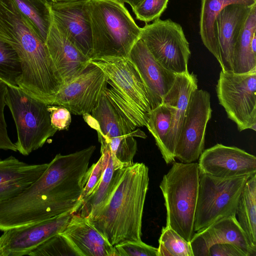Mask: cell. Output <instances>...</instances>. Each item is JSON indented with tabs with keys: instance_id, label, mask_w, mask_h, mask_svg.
I'll return each instance as SVG.
<instances>
[{
	"instance_id": "cell-10",
	"label": "cell",
	"mask_w": 256,
	"mask_h": 256,
	"mask_svg": "<svg viewBox=\"0 0 256 256\" xmlns=\"http://www.w3.org/2000/svg\"><path fill=\"white\" fill-rule=\"evenodd\" d=\"M210 98V94L203 90L192 93L174 154L182 162H194L203 152L206 128L212 112Z\"/></svg>"
},
{
	"instance_id": "cell-39",
	"label": "cell",
	"mask_w": 256,
	"mask_h": 256,
	"mask_svg": "<svg viewBox=\"0 0 256 256\" xmlns=\"http://www.w3.org/2000/svg\"><path fill=\"white\" fill-rule=\"evenodd\" d=\"M250 47L252 52L256 54V33H255L250 41Z\"/></svg>"
},
{
	"instance_id": "cell-7",
	"label": "cell",
	"mask_w": 256,
	"mask_h": 256,
	"mask_svg": "<svg viewBox=\"0 0 256 256\" xmlns=\"http://www.w3.org/2000/svg\"><path fill=\"white\" fill-rule=\"evenodd\" d=\"M248 178H220L200 174L195 232L222 218L236 216L239 199Z\"/></svg>"
},
{
	"instance_id": "cell-1",
	"label": "cell",
	"mask_w": 256,
	"mask_h": 256,
	"mask_svg": "<svg viewBox=\"0 0 256 256\" xmlns=\"http://www.w3.org/2000/svg\"><path fill=\"white\" fill-rule=\"evenodd\" d=\"M0 40L9 44L19 56L22 73L16 82L22 90L38 94L60 82L62 76L44 42L14 0H0Z\"/></svg>"
},
{
	"instance_id": "cell-31",
	"label": "cell",
	"mask_w": 256,
	"mask_h": 256,
	"mask_svg": "<svg viewBox=\"0 0 256 256\" xmlns=\"http://www.w3.org/2000/svg\"><path fill=\"white\" fill-rule=\"evenodd\" d=\"M28 256H79L70 242L61 234L49 238L32 250Z\"/></svg>"
},
{
	"instance_id": "cell-30",
	"label": "cell",
	"mask_w": 256,
	"mask_h": 256,
	"mask_svg": "<svg viewBox=\"0 0 256 256\" xmlns=\"http://www.w3.org/2000/svg\"><path fill=\"white\" fill-rule=\"evenodd\" d=\"M157 256H194L190 242L168 226L162 227Z\"/></svg>"
},
{
	"instance_id": "cell-12",
	"label": "cell",
	"mask_w": 256,
	"mask_h": 256,
	"mask_svg": "<svg viewBox=\"0 0 256 256\" xmlns=\"http://www.w3.org/2000/svg\"><path fill=\"white\" fill-rule=\"evenodd\" d=\"M74 214L70 211L34 224L4 231L0 236V256H28L44 241L61 234Z\"/></svg>"
},
{
	"instance_id": "cell-35",
	"label": "cell",
	"mask_w": 256,
	"mask_h": 256,
	"mask_svg": "<svg viewBox=\"0 0 256 256\" xmlns=\"http://www.w3.org/2000/svg\"><path fill=\"white\" fill-rule=\"evenodd\" d=\"M100 152L101 156L98 161L91 166L90 175L80 198L82 203L96 188L102 178L106 160L104 153L102 152Z\"/></svg>"
},
{
	"instance_id": "cell-32",
	"label": "cell",
	"mask_w": 256,
	"mask_h": 256,
	"mask_svg": "<svg viewBox=\"0 0 256 256\" xmlns=\"http://www.w3.org/2000/svg\"><path fill=\"white\" fill-rule=\"evenodd\" d=\"M169 0H144L132 10L136 18L148 24L160 18Z\"/></svg>"
},
{
	"instance_id": "cell-33",
	"label": "cell",
	"mask_w": 256,
	"mask_h": 256,
	"mask_svg": "<svg viewBox=\"0 0 256 256\" xmlns=\"http://www.w3.org/2000/svg\"><path fill=\"white\" fill-rule=\"evenodd\" d=\"M116 256H157L158 248L142 242H128L114 246Z\"/></svg>"
},
{
	"instance_id": "cell-6",
	"label": "cell",
	"mask_w": 256,
	"mask_h": 256,
	"mask_svg": "<svg viewBox=\"0 0 256 256\" xmlns=\"http://www.w3.org/2000/svg\"><path fill=\"white\" fill-rule=\"evenodd\" d=\"M6 105L16 124L17 151L28 156L42 147L56 132L51 124L48 104L36 98L19 87L7 86Z\"/></svg>"
},
{
	"instance_id": "cell-8",
	"label": "cell",
	"mask_w": 256,
	"mask_h": 256,
	"mask_svg": "<svg viewBox=\"0 0 256 256\" xmlns=\"http://www.w3.org/2000/svg\"><path fill=\"white\" fill-rule=\"evenodd\" d=\"M220 104L240 132L256 130V69L244 74L222 70L216 88Z\"/></svg>"
},
{
	"instance_id": "cell-22",
	"label": "cell",
	"mask_w": 256,
	"mask_h": 256,
	"mask_svg": "<svg viewBox=\"0 0 256 256\" xmlns=\"http://www.w3.org/2000/svg\"><path fill=\"white\" fill-rule=\"evenodd\" d=\"M48 164H28L12 156L0 158V202L21 194L42 176Z\"/></svg>"
},
{
	"instance_id": "cell-9",
	"label": "cell",
	"mask_w": 256,
	"mask_h": 256,
	"mask_svg": "<svg viewBox=\"0 0 256 256\" xmlns=\"http://www.w3.org/2000/svg\"><path fill=\"white\" fill-rule=\"evenodd\" d=\"M140 38L166 69L176 74L188 72L189 43L180 24L159 18L142 28Z\"/></svg>"
},
{
	"instance_id": "cell-3",
	"label": "cell",
	"mask_w": 256,
	"mask_h": 256,
	"mask_svg": "<svg viewBox=\"0 0 256 256\" xmlns=\"http://www.w3.org/2000/svg\"><path fill=\"white\" fill-rule=\"evenodd\" d=\"M122 0H90L87 2L92 40L91 59L128 58L140 38L139 27ZM90 59V60H91Z\"/></svg>"
},
{
	"instance_id": "cell-29",
	"label": "cell",
	"mask_w": 256,
	"mask_h": 256,
	"mask_svg": "<svg viewBox=\"0 0 256 256\" xmlns=\"http://www.w3.org/2000/svg\"><path fill=\"white\" fill-rule=\"evenodd\" d=\"M22 73L17 52L9 44L0 40V80L8 86L18 87L16 81Z\"/></svg>"
},
{
	"instance_id": "cell-27",
	"label": "cell",
	"mask_w": 256,
	"mask_h": 256,
	"mask_svg": "<svg viewBox=\"0 0 256 256\" xmlns=\"http://www.w3.org/2000/svg\"><path fill=\"white\" fill-rule=\"evenodd\" d=\"M19 10L30 21L45 42L50 26L52 14L49 0H14Z\"/></svg>"
},
{
	"instance_id": "cell-11",
	"label": "cell",
	"mask_w": 256,
	"mask_h": 256,
	"mask_svg": "<svg viewBox=\"0 0 256 256\" xmlns=\"http://www.w3.org/2000/svg\"><path fill=\"white\" fill-rule=\"evenodd\" d=\"M108 81L102 70L90 62L81 73L64 83L52 105L62 106L76 115L90 114L107 87Z\"/></svg>"
},
{
	"instance_id": "cell-24",
	"label": "cell",
	"mask_w": 256,
	"mask_h": 256,
	"mask_svg": "<svg viewBox=\"0 0 256 256\" xmlns=\"http://www.w3.org/2000/svg\"><path fill=\"white\" fill-rule=\"evenodd\" d=\"M233 4L252 5L256 4V0H201L200 34L203 44L219 63L220 54L214 34L216 19L224 7Z\"/></svg>"
},
{
	"instance_id": "cell-17",
	"label": "cell",
	"mask_w": 256,
	"mask_h": 256,
	"mask_svg": "<svg viewBox=\"0 0 256 256\" xmlns=\"http://www.w3.org/2000/svg\"><path fill=\"white\" fill-rule=\"evenodd\" d=\"M255 4H229L216 18L214 34L219 52L220 64L224 72H232L234 44Z\"/></svg>"
},
{
	"instance_id": "cell-26",
	"label": "cell",
	"mask_w": 256,
	"mask_h": 256,
	"mask_svg": "<svg viewBox=\"0 0 256 256\" xmlns=\"http://www.w3.org/2000/svg\"><path fill=\"white\" fill-rule=\"evenodd\" d=\"M236 216L250 244L256 247V174L249 177L241 193Z\"/></svg>"
},
{
	"instance_id": "cell-14",
	"label": "cell",
	"mask_w": 256,
	"mask_h": 256,
	"mask_svg": "<svg viewBox=\"0 0 256 256\" xmlns=\"http://www.w3.org/2000/svg\"><path fill=\"white\" fill-rule=\"evenodd\" d=\"M87 2L58 3L50 1L53 18L58 29L90 60L92 40Z\"/></svg>"
},
{
	"instance_id": "cell-20",
	"label": "cell",
	"mask_w": 256,
	"mask_h": 256,
	"mask_svg": "<svg viewBox=\"0 0 256 256\" xmlns=\"http://www.w3.org/2000/svg\"><path fill=\"white\" fill-rule=\"evenodd\" d=\"M44 43L64 82L70 81L81 73L90 62V59L58 29L52 14L50 26Z\"/></svg>"
},
{
	"instance_id": "cell-40",
	"label": "cell",
	"mask_w": 256,
	"mask_h": 256,
	"mask_svg": "<svg viewBox=\"0 0 256 256\" xmlns=\"http://www.w3.org/2000/svg\"><path fill=\"white\" fill-rule=\"evenodd\" d=\"M90 0H56V2L58 3H68L79 2H88Z\"/></svg>"
},
{
	"instance_id": "cell-41",
	"label": "cell",
	"mask_w": 256,
	"mask_h": 256,
	"mask_svg": "<svg viewBox=\"0 0 256 256\" xmlns=\"http://www.w3.org/2000/svg\"><path fill=\"white\" fill-rule=\"evenodd\" d=\"M51 2H56V0H49Z\"/></svg>"
},
{
	"instance_id": "cell-23",
	"label": "cell",
	"mask_w": 256,
	"mask_h": 256,
	"mask_svg": "<svg viewBox=\"0 0 256 256\" xmlns=\"http://www.w3.org/2000/svg\"><path fill=\"white\" fill-rule=\"evenodd\" d=\"M98 138L101 144L100 152H103L106 156V164L98 187L82 202L74 213L86 218L94 214L106 202L117 184L124 168H118L115 165L108 144L102 138Z\"/></svg>"
},
{
	"instance_id": "cell-36",
	"label": "cell",
	"mask_w": 256,
	"mask_h": 256,
	"mask_svg": "<svg viewBox=\"0 0 256 256\" xmlns=\"http://www.w3.org/2000/svg\"><path fill=\"white\" fill-rule=\"evenodd\" d=\"M52 126L56 130H68L71 123L70 112L66 108L58 105H48Z\"/></svg>"
},
{
	"instance_id": "cell-21",
	"label": "cell",
	"mask_w": 256,
	"mask_h": 256,
	"mask_svg": "<svg viewBox=\"0 0 256 256\" xmlns=\"http://www.w3.org/2000/svg\"><path fill=\"white\" fill-rule=\"evenodd\" d=\"M61 234L68 239L79 256H116L114 246L88 218L74 214Z\"/></svg>"
},
{
	"instance_id": "cell-2",
	"label": "cell",
	"mask_w": 256,
	"mask_h": 256,
	"mask_svg": "<svg viewBox=\"0 0 256 256\" xmlns=\"http://www.w3.org/2000/svg\"><path fill=\"white\" fill-rule=\"evenodd\" d=\"M148 168L144 163L125 166L106 202L90 222L113 246L142 240V218L148 188Z\"/></svg>"
},
{
	"instance_id": "cell-16",
	"label": "cell",
	"mask_w": 256,
	"mask_h": 256,
	"mask_svg": "<svg viewBox=\"0 0 256 256\" xmlns=\"http://www.w3.org/2000/svg\"><path fill=\"white\" fill-rule=\"evenodd\" d=\"M128 58L136 67L145 84L152 110L161 105L174 83L176 74L154 59L140 38L132 47Z\"/></svg>"
},
{
	"instance_id": "cell-37",
	"label": "cell",
	"mask_w": 256,
	"mask_h": 256,
	"mask_svg": "<svg viewBox=\"0 0 256 256\" xmlns=\"http://www.w3.org/2000/svg\"><path fill=\"white\" fill-rule=\"evenodd\" d=\"M208 256H246L238 246L230 243H221L212 246Z\"/></svg>"
},
{
	"instance_id": "cell-5",
	"label": "cell",
	"mask_w": 256,
	"mask_h": 256,
	"mask_svg": "<svg viewBox=\"0 0 256 256\" xmlns=\"http://www.w3.org/2000/svg\"><path fill=\"white\" fill-rule=\"evenodd\" d=\"M200 173L198 163L174 162L160 183L166 208V226L190 242L194 234Z\"/></svg>"
},
{
	"instance_id": "cell-4",
	"label": "cell",
	"mask_w": 256,
	"mask_h": 256,
	"mask_svg": "<svg viewBox=\"0 0 256 256\" xmlns=\"http://www.w3.org/2000/svg\"><path fill=\"white\" fill-rule=\"evenodd\" d=\"M108 78L110 86L106 92L110 100L136 127L146 126L152 110L145 84L134 64L125 57H102L90 60Z\"/></svg>"
},
{
	"instance_id": "cell-13",
	"label": "cell",
	"mask_w": 256,
	"mask_h": 256,
	"mask_svg": "<svg viewBox=\"0 0 256 256\" xmlns=\"http://www.w3.org/2000/svg\"><path fill=\"white\" fill-rule=\"evenodd\" d=\"M200 174L220 178L250 176L256 174V158L235 146L218 144L199 157Z\"/></svg>"
},
{
	"instance_id": "cell-38",
	"label": "cell",
	"mask_w": 256,
	"mask_h": 256,
	"mask_svg": "<svg viewBox=\"0 0 256 256\" xmlns=\"http://www.w3.org/2000/svg\"><path fill=\"white\" fill-rule=\"evenodd\" d=\"M123 2L130 5L132 10L134 9L138 4H140L144 0H122Z\"/></svg>"
},
{
	"instance_id": "cell-25",
	"label": "cell",
	"mask_w": 256,
	"mask_h": 256,
	"mask_svg": "<svg viewBox=\"0 0 256 256\" xmlns=\"http://www.w3.org/2000/svg\"><path fill=\"white\" fill-rule=\"evenodd\" d=\"M256 33V4L248 16L234 49L232 72L244 74L256 69V54L251 49L250 41Z\"/></svg>"
},
{
	"instance_id": "cell-18",
	"label": "cell",
	"mask_w": 256,
	"mask_h": 256,
	"mask_svg": "<svg viewBox=\"0 0 256 256\" xmlns=\"http://www.w3.org/2000/svg\"><path fill=\"white\" fill-rule=\"evenodd\" d=\"M198 89L196 76L189 72L176 74L174 83L166 94L162 102L172 108L170 129L165 142V152L162 158L166 164L174 162V156L181 128L184 119L190 98L192 92Z\"/></svg>"
},
{
	"instance_id": "cell-15",
	"label": "cell",
	"mask_w": 256,
	"mask_h": 256,
	"mask_svg": "<svg viewBox=\"0 0 256 256\" xmlns=\"http://www.w3.org/2000/svg\"><path fill=\"white\" fill-rule=\"evenodd\" d=\"M190 242L194 256H208L210 248L221 243L234 244L246 256H256V247L248 240L236 216L222 218L196 232Z\"/></svg>"
},
{
	"instance_id": "cell-34",
	"label": "cell",
	"mask_w": 256,
	"mask_h": 256,
	"mask_svg": "<svg viewBox=\"0 0 256 256\" xmlns=\"http://www.w3.org/2000/svg\"><path fill=\"white\" fill-rule=\"evenodd\" d=\"M7 85L0 80V149L17 151L15 144L10 140L7 131L4 109L6 105V94Z\"/></svg>"
},
{
	"instance_id": "cell-28",
	"label": "cell",
	"mask_w": 256,
	"mask_h": 256,
	"mask_svg": "<svg viewBox=\"0 0 256 256\" xmlns=\"http://www.w3.org/2000/svg\"><path fill=\"white\" fill-rule=\"evenodd\" d=\"M172 117V107L162 102L149 113L146 126L154 138L162 157L164 154L165 142L170 129Z\"/></svg>"
},
{
	"instance_id": "cell-19",
	"label": "cell",
	"mask_w": 256,
	"mask_h": 256,
	"mask_svg": "<svg viewBox=\"0 0 256 256\" xmlns=\"http://www.w3.org/2000/svg\"><path fill=\"white\" fill-rule=\"evenodd\" d=\"M105 90L91 113L83 115L84 120L96 130L98 136L106 140L128 136L146 138L144 132L136 129L110 100Z\"/></svg>"
}]
</instances>
